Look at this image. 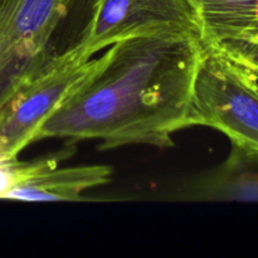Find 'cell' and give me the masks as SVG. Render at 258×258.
<instances>
[{"label": "cell", "instance_id": "8", "mask_svg": "<svg viewBox=\"0 0 258 258\" xmlns=\"http://www.w3.org/2000/svg\"><path fill=\"white\" fill-rule=\"evenodd\" d=\"M111 176V166L101 164L75 168L49 166L13 186L3 199L24 202L80 201L83 191L110 183Z\"/></svg>", "mask_w": 258, "mask_h": 258}, {"label": "cell", "instance_id": "7", "mask_svg": "<svg viewBox=\"0 0 258 258\" xmlns=\"http://www.w3.org/2000/svg\"><path fill=\"white\" fill-rule=\"evenodd\" d=\"M185 196L198 201L258 202V150L232 144L228 158Z\"/></svg>", "mask_w": 258, "mask_h": 258}, {"label": "cell", "instance_id": "1", "mask_svg": "<svg viewBox=\"0 0 258 258\" xmlns=\"http://www.w3.org/2000/svg\"><path fill=\"white\" fill-rule=\"evenodd\" d=\"M204 44L193 32L159 30L116 42L97 67L47 118L42 139L173 146L178 131L191 127V103Z\"/></svg>", "mask_w": 258, "mask_h": 258}, {"label": "cell", "instance_id": "5", "mask_svg": "<svg viewBox=\"0 0 258 258\" xmlns=\"http://www.w3.org/2000/svg\"><path fill=\"white\" fill-rule=\"evenodd\" d=\"M166 29L199 35L198 19L190 0H97L78 52L81 57L92 58L116 42Z\"/></svg>", "mask_w": 258, "mask_h": 258}, {"label": "cell", "instance_id": "4", "mask_svg": "<svg viewBox=\"0 0 258 258\" xmlns=\"http://www.w3.org/2000/svg\"><path fill=\"white\" fill-rule=\"evenodd\" d=\"M98 63L100 57L76 54L25 87L0 117V160L18 159L35 143L43 123Z\"/></svg>", "mask_w": 258, "mask_h": 258}, {"label": "cell", "instance_id": "2", "mask_svg": "<svg viewBox=\"0 0 258 258\" xmlns=\"http://www.w3.org/2000/svg\"><path fill=\"white\" fill-rule=\"evenodd\" d=\"M97 0H0V117L25 87L80 54Z\"/></svg>", "mask_w": 258, "mask_h": 258}, {"label": "cell", "instance_id": "6", "mask_svg": "<svg viewBox=\"0 0 258 258\" xmlns=\"http://www.w3.org/2000/svg\"><path fill=\"white\" fill-rule=\"evenodd\" d=\"M206 45L228 50L258 40V0H190Z\"/></svg>", "mask_w": 258, "mask_h": 258}, {"label": "cell", "instance_id": "10", "mask_svg": "<svg viewBox=\"0 0 258 258\" xmlns=\"http://www.w3.org/2000/svg\"><path fill=\"white\" fill-rule=\"evenodd\" d=\"M222 52L226 53L236 62L243 64L244 67L249 68L252 72H254L258 76V40L252 44L241 45V47L222 50Z\"/></svg>", "mask_w": 258, "mask_h": 258}, {"label": "cell", "instance_id": "9", "mask_svg": "<svg viewBox=\"0 0 258 258\" xmlns=\"http://www.w3.org/2000/svg\"><path fill=\"white\" fill-rule=\"evenodd\" d=\"M35 171L34 161H20L18 159L0 160V199L19 183L29 178Z\"/></svg>", "mask_w": 258, "mask_h": 258}, {"label": "cell", "instance_id": "3", "mask_svg": "<svg viewBox=\"0 0 258 258\" xmlns=\"http://www.w3.org/2000/svg\"><path fill=\"white\" fill-rule=\"evenodd\" d=\"M193 126L258 150V76L213 45L203 48L191 103Z\"/></svg>", "mask_w": 258, "mask_h": 258}]
</instances>
